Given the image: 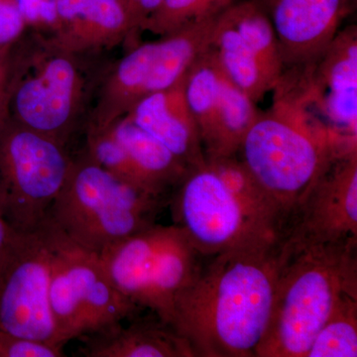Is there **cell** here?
<instances>
[{
	"label": "cell",
	"mask_w": 357,
	"mask_h": 357,
	"mask_svg": "<svg viewBox=\"0 0 357 357\" xmlns=\"http://www.w3.org/2000/svg\"><path fill=\"white\" fill-rule=\"evenodd\" d=\"M167 202V196L122 180L84 152L73 160L47 220L72 243L100 255L154 225Z\"/></svg>",
	"instance_id": "cell-4"
},
{
	"label": "cell",
	"mask_w": 357,
	"mask_h": 357,
	"mask_svg": "<svg viewBox=\"0 0 357 357\" xmlns=\"http://www.w3.org/2000/svg\"><path fill=\"white\" fill-rule=\"evenodd\" d=\"M211 48L225 76L253 102H261L267 93L273 91L259 61L237 31L227 10L218 14Z\"/></svg>",
	"instance_id": "cell-20"
},
{
	"label": "cell",
	"mask_w": 357,
	"mask_h": 357,
	"mask_svg": "<svg viewBox=\"0 0 357 357\" xmlns=\"http://www.w3.org/2000/svg\"><path fill=\"white\" fill-rule=\"evenodd\" d=\"M285 237L307 243H357V151L326 167L301 202Z\"/></svg>",
	"instance_id": "cell-12"
},
{
	"label": "cell",
	"mask_w": 357,
	"mask_h": 357,
	"mask_svg": "<svg viewBox=\"0 0 357 357\" xmlns=\"http://www.w3.org/2000/svg\"><path fill=\"white\" fill-rule=\"evenodd\" d=\"M225 10L275 88L283 74L284 65L278 39L267 14L253 0L234 2Z\"/></svg>",
	"instance_id": "cell-21"
},
{
	"label": "cell",
	"mask_w": 357,
	"mask_h": 357,
	"mask_svg": "<svg viewBox=\"0 0 357 357\" xmlns=\"http://www.w3.org/2000/svg\"><path fill=\"white\" fill-rule=\"evenodd\" d=\"M201 256L178 225L155 223L100 257L122 295L170 326L176 298L198 273Z\"/></svg>",
	"instance_id": "cell-7"
},
{
	"label": "cell",
	"mask_w": 357,
	"mask_h": 357,
	"mask_svg": "<svg viewBox=\"0 0 357 357\" xmlns=\"http://www.w3.org/2000/svg\"><path fill=\"white\" fill-rule=\"evenodd\" d=\"M18 234L20 232L15 231L6 222L3 213L0 210V261L6 256L10 246L13 245Z\"/></svg>",
	"instance_id": "cell-30"
},
{
	"label": "cell",
	"mask_w": 357,
	"mask_h": 357,
	"mask_svg": "<svg viewBox=\"0 0 357 357\" xmlns=\"http://www.w3.org/2000/svg\"><path fill=\"white\" fill-rule=\"evenodd\" d=\"M282 241L211 256L178 294L171 326L196 357H255L271 318Z\"/></svg>",
	"instance_id": "cell-1"
},
{
	"label": "cell",
	"mask_w": 357,
	"mask_h": 357,
	"mask_svg": "<svg viewBox=\"0 0 357 357\" xmlns=\"http://www.w3.org/2000/svg\"><path fill=\"white\" fill-rule=\"evenodd\" d=\"M273 25L284 70L317 62L356 0H253Z\"/></svg>",
	"instance_id": "cell-13"
},
{
	"label": "cell",
	"mask_w": 357,
	"mask_h": 357,
	"mask_svg": "<svg viewBox=\"0 0 357 357\" xmlns=\"http://www.w3.org/2000/svg\"><path fill=\"white\" fill-rule=\"evenodd\" d=\"M309 88L326 128L357 144V27L340 30L317 62L307 65Z\"/></svg>",
	"instance_id": "cell-14"
},
{
	"label": "cell",
	"mask_w": 357,
	"mask_h": 357,
	"mask_svg": "<svg viewBox=\"0 0 357 357\" xmlns=\"http://www.w3.org/2000/svg\"><path fill=\"white\" fill-rule=\"evenodd\" d=\"M56 231L49 298L59 342L65 347L136 318L142 309L115 287L100 255L72 243L57 227Z\"/></svg>",
	"instance_id": "cell-9"
},
{
	"label": "cell",
	"mask_w": 357,
	"mask_h": 357,
	"mask_svg": "<svg viewBox=\"0 0 357 357\" xmlns=\"http://www.w3.org/2000/svg\"><path fill=\"white\" fill-rule=\"evenodd\" d=\"M237 0H164L145 21L141 31L162 35L211 16L218 15Z\"/></svg>",
	"instance_id": "cell-24"
},
{
	"label": "cell",
	"mask_w": 357,
	"mask_h": 357,
	"mask_svg": "<svg viewBox=\"0 0 357 357\" xmlns=\"http://www.w3.org/2000/svg\"><path fill=\"white\" fill-rule=\"evenodd\" d=\"M163 1L164 0H126L138 31H141L145 21L163 3Z\"/></svg>",
	"instance_id": "cell-29"
},
{
	"label": "cell",
	"mask_w": 357,
	"mask_h": 357,
	"mask_svg": "<svg viewBox=\"0 0 357 357\" xmlns=\"http://www.w3.org/2000/svg\"><path fill=\"white\" fill-rule=\"evenodd\" d=\"M139 32L126 0H58L47 39L63 50L100 55Z\"/></svg>",
	"instance_id": "cell-15"
},
{
	"label": "cell",
	"mask_w": 357,
	"mask_h": 357,
	"mask_svg": "<svg viewBox=\"0 0 357 357\" xmlns=\"http://www.w3.org/2000/svg\"><path fill=\"white\" fill-rule=\"evenodd\" d=\"M206 163L230 192L284 238L287 225L280 211L241 159L222 157L206 160Z\"/></svg>",
	"instance_id": "cell-22"
},
{
	"label": "cell",
	"mask_w": 357,
	"mask_h": 357,
	"mask_svg": "<svg viewBox=\"0 0 357 357\" xmlns=\"http://www.w3.org/2000/svg\"><path fill=\"white\" fill-rule=\"evenodd\" d=\"M225 79L211 46L195 61L184 77L185 102L198 126L206 159L217 143L225 107Z\"/></svg>",
	"instance_id": "cell-18"
},
{
	"label": "cell",
	"mask_w": 357,
	"mask_h": 357,
	"mask_svg": "<svg viewBox=\"0 0 357 357\" xmlns=\"http://www.w3.org/2000/svg\"><path fill=\"white\" fill-rule=\"evenodd\" d=\"M174 191V225L202 256L283 239L230 192L206 163L189 169Z\"/></svg>",
	"instance_id": "cell-10"
},
{
	"label": "cell",
	"mask_w": 357,
	"mask_h": 357,
	"mask_svg": "<svg viewBox=\"0 0 357 357\" xmlns=\"http://www.w3.org/2000/svg\"><path fill=\"white\" fill-rule=\"evenodd\" d=\"M25 37L17 41L0 44V126L10 112L14 89L22 69Z\"/></svg>",
	"instance_id": "cell-25"
},
{
	"label": "cell",
	"mask_w": 357,
	"mask_h": 357,
	"mask_svg": "<svg viewBox=\"0 0 357 357\" xmlns=\"http://www.w3.org/2000/svg\"><path fill=\"white\" fill-rule=\"evenodd\" d=\"M25 30L18 0H0V44L17 41L24 35Z\"/></svg>",
	"instance_id": "cell-28"
},
{
	"label": "cell",
	"mask_w": 357,
	"mask_h": 357,
	"mask_svg": "<svg viewBox=\"0 0 357 357\" xmlns=\"http://www.w3.org/2000/svg\"><path fill=\"white\" fill-rule=\"evenodd\" d=\"M357 356V291L344 294L305 357Z\"/></svg>",
	"instance_id": "cell-23"
},
{
	"label": "cell",
	"mask_w": 357,
	"mask_h": 357,
	"mask_svg": "<svg viewBox=\"0 0 357 357\" xmlns=\"http://www.w3.org/2000/svg\"><path fill=\"white\" fill-rule=\"evenodd\" d=\"M218 16L192 21L156 41L135 45L114 64L107 66L86 132L109 128L143 98L180 83L195 61L211 46Z\"/></svg>",
	"instance_id": "cell-6"
},
{
	"label": "cell",
	"mask_w": 357,
	"mask_h": 357,
	"mask_svg": "<svg viewBox=\"0 0 357 357\" xmlns=\"http://www.w3.org/2000/svg\"><path fill=\"white\" fill-rule=\"evenodd\" d=\"M73 160L67 146L10 116L0 126V210L15 231H35L48 218Z\"/></svg>",
	"instance_id": "cell-8"
},
{
	"label": "cell",
	"mask_w": 357,
	"mask_h": 357,
	"mask_svg": "<svg viewBox=\"0 0 357 357\" xmlns=\"http://www.w3.org/2000/svg\"><path fill=\"white\" fill-rule=\"evenodd\" d=\"M56 227L50 220L18 234L0 261V331L58 345L50 307Z\"/></svg>",
	"instance_id": "cell-11"
},
{
	"label": "cell",
	"mask_w": 357,
	"mask_h": 357,
	"mask_svg": "<svg viewBox=\"0 0 357 357\" xmlns=\"http://www.w3.org/2000/svg\"><path fill=\"white\" fill-rule=\"evenodd\" d=\"M98 56L63 50L35 33L25 37L9 116L67 146L82 124L86 126L107 69L95 62Z\"/></svg>",
	"instance_id": "cell-5"
},
{
	"label": "cell",
	"mask_w": 357,
	"mask_h": 357,
	"mask_svg": "<svg viewBox=\"0 0 357 357\" xmlns=\"http://www.w3.org/2000/svg\"><path fill=\"white\" fill-rule=\"evenodd\" d=\"M352 151L357 148L345 145L323 124L274 102L256 117L238 153L276 204L288 230L317 178L333 159Z\"/></svg>",
	"instance_id": "cell-3"
},
{
	"label": "cell",
	"mask_w": 357,
	"mask_h": 357,
	"mask_svg": "<svg viewBox=\"0 0 357 357\" xmlns=\"http://www.w3.org/2000/svg\"><path fill=\"white\" fill-rule=\"evenodd\" d=\"M107 129L121 143L148 187L157 194L168 196L189 170L170 150L129 117H122Z\"/></svg>",
	"instance_id": "cell-19"
},
{
	"label": "cell",
	"mask_w": 357,
	"mask_h": 357,
	"mask_svg": "<svg viewBox=\"0 0 357 357\" xmlns=\"http://www.w3.org/2000/svg\"><path fill=\"white\" fill-rule=\"evenodd\" d=\"M126 116L160 141L188 169L206 164L198 126L185 102L184 79L143 98Z\"/></svg>",
	"instance_id": "cell-16"
},
{
	"label": "cell",
	"mask_w": 357,
	"mask_h": 357,
	"mask_svg": "<svg viewBox=\"0 0 357 357\" xmlns=\"http://www.w3.org/2000/svg\"><path fill=\"white\" fill-rule=\"evenodd\" d=\"M58 0H18V7L26 28L32 27L35 34L47 36L57 18Z\"/></svg>",
	"instance_id": "cell-27"
},
{
	"label": "cell",
	"mask_w": 357,
	"mask_h": 357,
	"mask_svg": "<svg viewBox=\"0 0 357 357\" xmlns=\"http://www.w3.org/2000/svg\"><path fill=\"white\" fill-rule=\"evenodd\" d=\"M64 347L0 331V357H62Z\"/></svg>",
	"instance_id": "cell-26"
},
{
	"label": "cell",
	"mask_w": 357,
	"mask_h": 357,
	"mask_svg": "<svg viewBox=\"0 0 357 357\" xmlns=\"http://www.w3.org/2000/svg\"><path fill=\"white\" fill-rule=\"evenodd\" d=\"M79 338L86 357H196L191 345L172 326L155 319H131Z\"/></svg>",
	"instance_id": "cell-17"
},
{
	"label": "cell",
	"mask_w": 357,
	"mask_h": 357,
	"mask_svg": "<svg viewBox=\"0 0 357 357\" xmlns=\"http://www.w3.org/2000/svg\"><path fill=\"white\" fill-rule=\"evenodd\" d=\"M357 243L283 238L271 318L255 357H305L338 301L357 291Z\"/></svg>",
	"instance_id": "cell-2"
}]
</instances>
